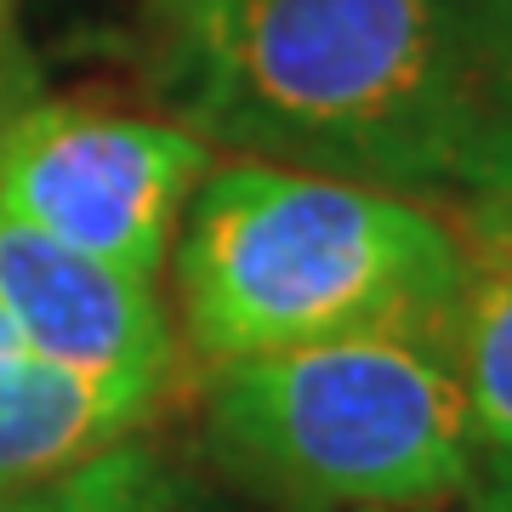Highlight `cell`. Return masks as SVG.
I'll use <instances>...</instances> for the list:
<instances>
[{"mask_svg": "<svg viewBox=\"0 0 512 512\" xmlns=\"http://www.w3.org/2000/svg\"><path fill=\"white\" fill-rule=\"evenodd\" d=\"M165 120L410 200L512 188L507 0H137Z\"/></svg>", "mask_w": 512, "mask_h": 512, "instance_id": "6da1fadb", "label": "cell"}, {"mask_svg": "<svg viewBox=\"0 0 512 512\" xmlns=\"http://www.w3.org/2000/svg\"><path fill=\"white\" fill-rule=\"evenodd\" d=\"M171 256L205 365L348 336L450 342L461 245L410 194L262 160L211 165Z\"/></svg>", "mask_w": 512, "mask_h": 512, "instance_id": "7a4b0ae2", "label": "cell"}, {"mask_svg": "<svg viewBox=\"0 0 512 512\" xmlns=\"http://www.w3.org/2000/svg\"><path fill=\"white\" fill-rule=\"evenodd\" d=\"M205 456L274 512H433L484 473L444 336H348L211 365Z\"/></svg>", "mask_w": 512, "mask_h": 512, "instance_id": "3957f363", "label": "cell"}, {"mask_svg": "<svg viewBox=\"0 0 512 512\" xmlns=\"http://www.w3.org/2000/svg\"><path fill=\"white\" fill-rule=\"evenodd\" d=\"M211 154L165 114L35 103L0 120V211L154 285Z\"/></svg>", "mask_w": 512, "mask_h": 512, "instance_id": "277c9868", "label": "cell"}, {"mask_svg": "<svg viewBox=\"0 0 512 512\" xmlns=\"http://www.w3.org/2000/svg\"><path fill=\"white\" fill-rule=\"evenodd\" d=\"M0 308L23 348L52 365L171 387L177 342L148 279H131L63 239L0 211Z\"/></svg>", "mask_w": 512, "mask_h": 512, "instance_id": "5b68a950", "label": "cell"}, {"mask_svg": "<svg viewBox=\"0 0 512 512\" xmlns=\"http://www.w3.org/2000/svg\"><path fill=\"white\" fill-rule=\"evenodd\" d=\"M160 399L165 387L86 376L29 348L0 359V484L80 473L137 433Z\"/></svg>", "mask_w": 512, "mask_h": 512, "instance_id": "8992f818", "label": "cell"}, {"mask_svg": "<svg viewBox=\"0 0 512 512\" xmlns=\"http://www.w3.org/2000/svg\"><path fill=\"white\" fill-rule=\"evenodd\" d=\"M467 205L473 211L456 228L461 268L450 359L467 393L478 461L484 473H495V467H512V188Z\"/></svg>", "mask_w": 512, "mask_h": 512, "instance_id": "52a82bcc", "label": "cell"}, {"mask_svg": "<svg viewBox=\"0 0 512 512\" xmlns=\"http://www.w3.org/2000/svg\"><path fill=\"white\" fill-rule=\"evenodd\" d=\"M52 512H154V507H148V490L137 478V461L109 450V456L86 461L80 473H69V495Z\"/></svg>", "mask_w": 512, "mask_h": 512, "instance_id": "ba28073f", "label": "cell"}, {"mask_svg": "<svg viewBox=\"0 0 512 512\" xmlns=\"http://www.w3.org/2000/svg\"><path fill=\"white\" fill-rule=\"evenodd\" d=\"M12 86H18V0H0V120H6V103H12Z\"/></svg>", "mask_w": 512, "mask_h": 512, "instance_id": "9c48e42d", "label": "cell"}, {"mask_svg": "<svg viewBox=\"0 0 512 512\" xmlns=\"http://www.w3.org/2000/svg\"><path fill=\"white\" fill-rule=\"evenodd\" d=\"M473 512H512V467H495L473 484Z\"/></svg>", "mask_w": 512, "mask_h": 512, "instance_id": "30bf717a", "label": "cell"}, {"mask_svg": "<svg viewBox=\"0 0 512 512\" xmlns=\"http://www.w3.org/2000/svg\"><path fill=\"white\" fill-rule=\"evenodd\" d=\"M12 353H23V336H18V325H12V313L0 308V359H12Z\"/></svg>", "mask_w": 512, "mask_h": 512, "instance_id": "8fae6325", "label": "cell"}, {"mask_svg": "<svg viewBox=\"0 0 512 512\" xmlns=\"http://www.w3.org/2000/svg\"><path fill=\"white\" fill-rule=\"evenodd\" d=\"M507 12H512V0H507Z\"/></svg>", "mask_w": 512, "mask_h": 512, "instance_id": "7c38bea8", "label": "cell"}]
</instances>
